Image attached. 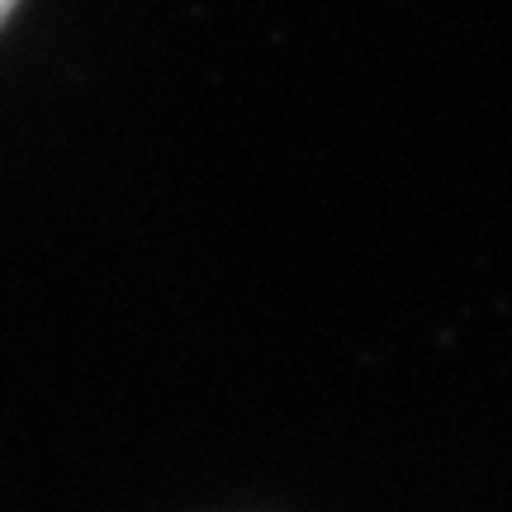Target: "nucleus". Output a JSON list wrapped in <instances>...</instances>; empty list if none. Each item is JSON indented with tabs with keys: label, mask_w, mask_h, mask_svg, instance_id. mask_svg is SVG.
<instances>
[{
	"label": "nucleus",
	"mask_w": 512,
	"mask_h": 512,
	"mask_svg": "<svg viewBox=\"0 0 512 512\" xmlns=\"http://www.w3.org/2000/svg\"><path fill=\"white\" fill-rule=\"evenodd\" d=\"M19 5H24V0H0V29H5V24L19 15Z\"/></svg>",
	"instance_id": "1"
}]
</instances>
